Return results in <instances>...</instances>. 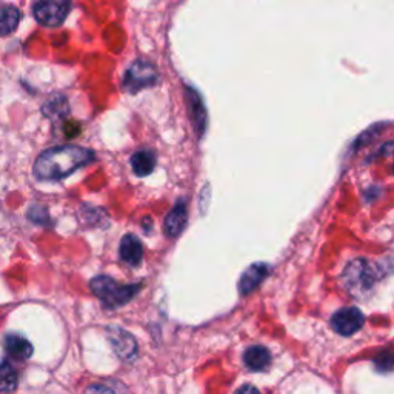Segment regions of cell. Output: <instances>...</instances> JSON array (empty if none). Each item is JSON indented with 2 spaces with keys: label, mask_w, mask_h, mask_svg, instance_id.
I'll list each match as a JSON object with an SVG mask.
<instances>
[{
  "label": "cell",
  "mask_w": 394,
  "mask_h": 394,
  "mask_svg": "<svg viewBox=\"0 0 394 394\" xmlns=\"http://www.w3.org/2000/svg\"><path fill=\"white\" fill-rule=\"evenodd\" d=\"M94 161V151L77 145H62L45 149L34 162L39 180H60Z\"/></svg>",
  "instance_id": "cell-1"
},
{
  "label": "cell",
  "mask_w": 394,
  "mask_h": 394,
  "mask_svg": "<svg viewBox=\"0 0 394 394\" xmlns=\"http://www.w3.org/2000/svg\"><path fill=\"white\" fill-rule=\"evenodd\" d=\"M377 280H379V270L376 264L367 259H354L345 266L342 274L344 288L354 299H364L372 294Z\"/></svg>",
  "instance_id": "cell-2"
},
{
  "label": "cell",
  "mask_w": 394,
  "mask_h": 394,
  "mask_svg": "<svg viewBox=\"0 0 394 394\" xmlns=\"http://www.w3.org/2000/svg\"><path fill=\"white\" fill-rule=\"evenodd\" d=\"M90 288L102 304L114 310L127 305L139 293L140 285H117V282L108 276H97L91 280Z\"/></svg>",
  "instance_id": "cell-3"
},
{
  "label": "cell",
  "mask_w": 394,
  "mask_h": 394,
  "mask_svg": "<svg viewBox=\"0 0 394 394\" xmlns=\"http://www.w3.org/2000/svg\"><path fill=\"white\" fill-rule=\"evenodd\" d=\"M159 82V74L156 68L147 60H136L131 64L123 76V90L128 93H137L144 88H149Z\"/></svg>",
  "instance_id": "cell-4"
},
{
  "label": "cell",
  "mask_w": 394,
  "mask_h": 394,
  "mask_svg": "<svg viewBox=\"0 0 394 394\" xmlns=\"http://www.w3.org/2000/svg\"><path fill=\"white\" fill-rule=\"evenodd\" d=\"M71 4L64 0H43L33 5L34 18L46 27H57L67 19Z\"/></svg>",
  "instance_id": "cell-5"
},
{
  "label": "cell",
  "mask_w": 394,
  "mask_h": 394,
  "mask_svg": "<svg viewBox=\"0 0 394 394\" xmlns=\"http://www.w3.org/2000/svg\"><path fill=\"white\" fill-rule=\"evenodd\" d=\"M364 324L365 316L359 308H354V306H346V308L339 310L331 318V327L341 336H353L364 327Z\"/></svg>",
  "instance_id": "cell-6"
},
{
  "label": "cell",
  "mask_w": 394,
  "mask_h": 394,
  "mask_svg": "<svg viewBox=\"0 0 394 394\" xmlns=\"http://www.w3.org/2000/svg\"><path fill=\"white\" fill-rule=\"evenodd\" d=\"M108 339H109V344L113 345L116 354L122 360L130 362L137 356V342L128 331L113 327L108 330Z\"/></svg>",
  "instance_id": "cell-7"
},
{
  "label": "cell",
  "mask_w": 394,
  "mask_h": 394,
  "mask_svg": "<svg viewBox=\"0 0 394 394\" xmlns=\"http://www.w3.org/2000/svg\"><path fill=\"white\" fill-rule=\"evenodd\" d=\"M268 273H270V265L266 264H254L247 268V271L242 274L239 282V293L242 296L250 294L256 287L261 285V282L266 278Z\"/></svg>",
  "instance_id": "cell-8"
},
{
  "label": "cell",
  "mask_w": 394,
  "mask_h": 394,
  "mask_svg": "<svg viewBox=\"0 0 394 394\" xmlns=\"http://www.w3.org/2000/svg\"><path fill=\"white\" fill-rule=\"evenodd\" d=\"M186 225V207L184 201H177L172 210L168 212V216L165 217L163 230L170 238H177L180 233L184 231Z\"/></svg>",
  "instance_id": "cell-9"
},
{
  "label": "cell",
  "mask_w": 394,
  "mask_h": 394,
  "mask_svg": "<svg viewBox=\"0 0 394 394\" xmlns=\"http://www.w3.org/2000/svg\"><path fill=\"white\" fill-rule=\"evenodd\" d=\"M119 254L125 264H128L130 266H137L142 262V257H144V247H142L136 236L127 234L121 240Z\"/></svg>",
  "instance_id": "cell-10"
},
{
  "label": "cell",
  "mask_w": 394,
  "mask_h": 394,
  "mask_svg": "<svg viewBox=\"0 0 394 394\" xmlns=\"http://www.w3.org/2000/svg\"><path fill=\"white\" fill-rule=\"evenodd\" d=\"M5 350L8 356L15 360H27L33 354V345L23 336L18 333H10L5 337Z\"/></svg>",
  "instance_id": "cell-11"
},
{
  "label": "cell",
  "mask_w": 394,
  "mask_h": 394,
  "mask_svg": "<svg viewBox=\"0 0 394 394\" xmlns=\"http://www.w3.org/2000/svg\"><path fill=\"white\" fill-rule=\"evenodd\" d=\"M243 362H245V365L250 369H253V372H264V369L270 365L271 354L265 346L253 345L243 354Z\"/></svg>",
  "instance_id": "cell-12"
},
{
  "label": "cell",
  "mask_w": 394,
  "mask_h": 394,
  "mask_svg": "<svg viewBox=\"0 0 394 394\" xmlns=\"http://www.w3.org/2000/svg\"><path fill=\"white\" fill-rule=\"evenodd\" d=\"M156 154L151 149H139V151L134 153L131 157V168L134 175L139 177L151 175L156 168Z\"/></svg>",
  "instance_id": "cell-13"
},
{
  "label": "cell",
  "mask_w": 394,
  "mask_h": 394,
  "mask_svg": "<svg viewBox=\"0 0 394 394\" xmlns=\"http://www.w3.org/2000/svg\"><path fill=\"white\" fill-rule=\"evenodd\" d=\"M186 94H188V102H190V109L193 114V122L196 125V131L199 134H203L205 121H207V113H205L202 100L199 97V94L193 91L191 88H186Z\"/></svg>",
  "instance_id": "cell-14"
},
{
  "label": "cell",
  "mask_w": 394,
  "mask_h": 394,
  "mask_svg": "<svg viewBox=\"0 0 394 394\" xmlns=\"http://www.w3.org/2000/svg\"><path fill=\"white\" fill-rule=\"evenodd\" d=\"M20 20V11L13 5H4L0 11V33L2 36H8L18 28Z\"/></svg>",
  "instance_id": "cell-15"
},
{
  "label": "cell",
  "mask_w": 394,
  "mask_h": 394,
  "mask_svg": "<svg viewBox=\"0 0 394 394\" xmlns=\"http://www.w3.org/2000/svg\"><path fill=\"white\" fill-rule=\"evenodd\" d=\"M45 116L51 117V119H57V117H64L68 113V104L64 96H57L50 99L43 105Z\"/></svg>",
  "instance_id": "cell-16"
},
{
  "label": "cell",
  "mask_w": 394,
  "mask_h": 394,
  "mask_svg": "<svg viewBox=\"0 0 394 394\" xmlns=\"http://www.w3.org/2000/svg\"><path fill=\"white\" fill-rule=\"evenodd\" d=\"M374 368L382 374L391 373L394 369V350H382L374 358Z\"/></svg>",
  "instance_id": "cell-17"
},
{
  "label": "cell",
  "mask_w": 394,
  "mask_h": 394,
  "mask_svg": "<svg viewBox=\"0 0 394 394\" xmlns=\"http://www.w3.org/2000/svg\"><path fill=\"white\" fill-rule=\"evenodd\" d=\"M15 387H18V373L10 365V362L5 359L2 364V390L5 393H10L14 391Z\"/></svg>",
  "instance_id": "cell-18"
},
{
  "label": "cell",
  "mask_w": 394,
  "mask_h": 394,
  "mask_svg": "<svg viewBox=\"0 0 394 394\" xmlns=\"http://www.w3.org/2000/svg\"><path fill=\"white\" fill-rule=\"evenodd\" d=\"M29 211L36 212V216H28L31 220H33V222H36V224H48L50 222V217H48V215H46L45 208L33 207Z\"/></svg>",
  "instance_id": "cell-19"
},
{
  "label": "cell",
  "mask_w": 394,
  "mask_h": 394,
  "mask_svg": "<svg viewBox=\"0 0 394 394\" xmlns=\"http://www.w3.org/2000/svg\"><path fill=\"white\" fill-rule=\"evenodd\" d=\"M85 394H114V390L108 385H91V387L86 388Z\"/></svg>",
  "instance_id": "cell-20"
},
{
  "label": "cell",
  "mask_w": 394,
  "mask_h": 394,
  "mask_svg": "<svg viewBox=\"0 0 394 394\" xmlns=\"http://www.w3.org/2000/svg\"><path fill=\"white\" fill-rule=\"evenodd\" d=\"M79 131H81V127L74 122V123H68L65 125V134L68 137H74L79 134Z\"/></svg>",
  "instance_id": "cell-21"
},
{
  "label": "cell",
  "mask_w": 394,
  "mask_h": 394,
  "mask_svg": "<svg viewBox=\"0 0 394 394\" xmlns=\"http://www.w3.org/2000/svg\"><path fill=\"white\" fill-rule=\"evenodd\" d=\"M234 394H261V391L253 387V385H243V387H240Z\"/></svg>",
  "instance_id": "cell-22"
}]
</instances>
